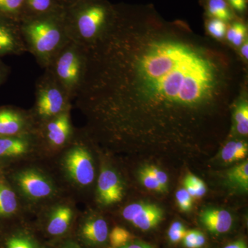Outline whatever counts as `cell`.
<instances>
[{
  "label": "cell",
  "mask_w": 248,
  "mask_h": 248,
  "mask_svg": "<svg viewBox=\"0 0 248 248\" xmlns=\"http://www.w3.org/2000/svg\"><path fill=\"white\" fill-rule=\"evenodd\" d=\"M76 97L90 140L126 149H191L242 93L244 68L231 46L186 24L115 5L86 48Z\"/></svg>",
  "instance_id": "1"
},
{
  "label": "cell",
  "mask_w": 248,
  "mask_h": 248,
  "mask_svg": "<svg viewBox=\"0 0 248 248\" xmlns=\"http://www.w3.org/2000/svg\"><path fill=\"white\" fill-rule=\"evenodd\" d=\"M64 11L27 18L20 22V31L27 48L42 68H48L57 53L69 42Z\"/></svg>",
  "instance_id": "2"
},
{
  "label": "cell",
  "mask_w": 248,
  "mask_h": 248,
  "mask_svg": "<svg viewBox=\"0 0 248 248\" xmlns=\"http://www.w3.org/2000/svg\"><path fill=\"white\" fill-rule=\"evenodd\" d=\"M115 5L107 0H81L65 9L70 40L88 48L103 35L112 21Z\"/></svg>",
  "instance_id": "3"
},
{
  "label": "cell",
  "mask_w": 248,
  "mask_h": 248,
  "mask_svg": "<svg viewBox=\"0 0 248 248\" xmlns=\"http://www.w3.org/2000/svg\"><path fill=\"white\" fill-rule=\"evenodd\" d=\"M86 50L69 41L54 57L48 68L72 101L76 99L84 79Z\"/></svg>",
  "instance_id": "4"
},
{
  "label": "cell",
  "mask_w": 248,
  "mask_h": 248,
  "mask_svg": "<svg viewBox=\"0 0 248 248\" xmlns=\"http://www.w3.org/2000/svg\"><path fill=\"white\" fill-rule=\"evenodd\" d=\"M72 100L48 69L36 81L35 103L30 113L35 129L71 108Z\"/></svg>",
  "instance_id": "5"
},
{
  "label": "cell",
  "mask_w": 248,
  "mask_h": 248,
  "mask_svg": "<svg viewBox=\"0 0 248 248\" xmlns=\"http://www.w3.org/2000/svg\"><path fill=\"white\" fill-rule=\"evenodd\" d=\"M74 143L63 157V169L67 176L76 185L87 187L93 184L94 179V162L91 153L84 142L75 140Z\"/></svg>",
  "instance_id": "6"
},
{
  "label": "cell",
  "mask_w": 248,
  "mask_h": 248,
  "mask_svg": "<svg viewBox=\"0 0 248 248\" xmlns=\"http://www.w3.org/2000/svg\"><path fill=\"white\" fill-rule=\"evenodd\" d=\"M70 110L71 108L65 110L35 129L38 143L42 142L53 149H60L71 143L76 132L72 125Z\"/></svg>",
  "instance_id": "7"
},
{
  "label": "cell",
  "mask_w": 248,
  "mask_h": 248,
  "mask_svg": "<svg viewBox=\"0 0 248 248\" xmlns=\"http://www.w3.org/2000/svg\"><path fill=\"white\" fill-rule=\"evenodd\" d=\"M15 182L24 197L32 201H42L53 197L55 193L53 182L46 174L36 169L19 171Z\"/></svg>",
  "instance_id": "8"
},
{
  "label": "cell",
  "mask_w": 248,
  "mask_h": 248,
  "mask_svg": "<svg viewBox=\"0 0 248 248\" xmlns=\"http://www.w3.org/2000/svg\"><path fill=\"white\" fill-rule=\"evenodd\" d=\"M124 219L138 229L151 231L162 221L164 212L155 204L138 202L127 205L122 211Z\"/></svg>",
  "instance_id": "9"
},
{
  "label": "cell",
  "mask_w": 248,
  "mask_h": 248,
  "mask_svg": "<svg viewBox=\"0 0 248 248\" xmlns=\"http://www.w3.org/2000/svg\"><path fill=\"white\" fill-rule=\"evenodd\" d=\"M109 229L107 221L97 215H89L78 225L76 240L88 247H102L108 242Z\"/></svg>",
  "instance_id": "10"
},
{
  "label": "cell",
  "mask_w": 248,
  "mask_h": 248,
  "mask_svg": "<svg viewBox=\"0 0 248 248\" xmlns=\"http://www.w3.org/2000/svg\"><path fill=\"white\" fill-rule=\"evenodd\" d=\"M35 131L30 111L11 107L0 108V137L16 136Z\"/></svg>",
  "instance_id": "11"
},
{
  "label": "cell",
  "mask_w": 248,
  "mask_h": 248,
  "mask_svg": "<svg viewBox=\"0 0 248 248\" xmlns=\"http://www.w3.org/2000/svg\"><path fill=\"white\" fill-rule=\"evenodd\" d=\"M124 187L122 179L115 170L102 168L97 182V200L103 205L118 203L124 197Z\"/></svg>",
  "instance_id": "12"
},
{
  "label": "cell",
  "mask_w": 248,
  "mask_h": 248,
  "mask_svg": "<svg viewBox=\"0 0 248 248\" xmlns=\"http://www.w3.org/2000/svg\"><path fill=\"white\" fill-rule=\"evenodd\" d=\"M27 53L20 31V23L0 17V56Z\"/></svg>",
  "instance_id": "13"
},
{
  "label": "cell",
  "mask_w": 248,
  "mask_h": 248,
  "mask_svg": "<svg viewBox=\"0 0 248 248\" xmlns=\"http://www.w3.org/2000/svg\"><path fill=\"white\" fill-rule=\"evenodd\" d=\"M74 211L68 205H60L55 207L48 214L43 225L45 234L52 239L64 237L69 232L73 219Z\"/></svg>",
  "instance_id": "14"
},
{
  "label": "cell",
  "mask_w": 248,
  "mask_h": 248,
  "mask_svg": "<svg viewBox=\"0 0 248 248\" xmlns=\"http://www.w3.org/2000/svg\"><path fill=\"white\" fill-rule=\"evenodd\" d=\"M38 143L35 132L16 136L0 137V157L28 154Z\"/></svg>",
  "instance_id": "15"
},
{
  "label": "cell",
  "mask_w": 248,
  "mask_h": 248,
  "mask_svg": "<svg viewBox=\"0 0 248 248\" xmlns=\"http://www.w3.org/2000/svg\"><path fill=\"white\" fill-rule=\"evenodd\" d=\"M200 218L202 225L213 234H224L232 226V216L224 209H205L200 213Z\"/></svg>",
  "instance_id": "16"
},
{
  "label": "cell",
  "mask_w": 248,
  "mask_h": 248,
  "mask_svg": "<svg viewBox=\"0 0 248 248\" xmlns=\"http://www.w3.org/2000/svg\"><path fill=\"white\" fill-rule=\"evenodd\" d=\"M64 10L57 0H25L22 20L61 12Z\"/></svg>",
  "instance_id": "17"
},
{
  "label": "cell",
  "mask_w": 248,
  "mask_h": 248,
  "mask_svg": "<svg viewBox=\"0 0 248 248\" xmlns=\"http://www.w3.org/2000/svg\"><path fill=\"white\" fill-rule=\"evenodd\" d=\"M5 248H45L30 231L18 230L8 236Z\"/></svg>",
  "instance_id": "18"
},
{
  "label": "cell",
  "mask_w": 248,
  "mask_h": 248,
  "mask_svg": "<svg viewBox=\"0 0 248 248\" xmlns=\"http://www.w3.org/2000/svg\"><path fill=\"white\" fill-rule=\"evenodd\" d=\"M18 202L14 190L4 181L0 180V217L6 218L17 212Z\"/></svg>",
  "instance_id": "19"
},
{
  "label": "cell",
  "mask_w": 248,
  "mask_h": 248,
  "mask_svg": "<svg viewBox=\"0 0 248 248\" xmlns=\"http://www.w3.org/2000/svg\"><path fill=\"white\" fill-rule=\"evenodd\" d=\"M248 145L244 140L228 141L221 151L222 160L226 163H232L246 159L248 156Z\"/></svg>",
  "instance_id": "20"
},
{
  "label": "cell",
  "mask_w": 248,
  "mask_h": 248,
  "mask_svg": "<svg viewBox=\"0 0 248 248\" xmlns=\"http://www.w3.org/2000/svg\"><path fill=\"white\" fill-rule=\"evenodd\" d=\"M233 112V127L238 135L247 137L248 134V99H238Z\"/></svg>",
  "instance_id": "21"
},
{
  "label": "cell",
  "mask_w": 248,
  "mask_h": 248,
  "mask_svg": "<svg viewBox=\"0 0 248 248\" xmlns=\"http://www.w3.org/2000/svg\"><path fill=\"white\" fill-rule=\"evenodd\" d=\"M226 177L230 185L243 192H247L248 190V161L247 160L230 169L227 172Z\"/></svg>",
  "instance_id": "22"
},
{
  "label": "cell",
  "mask_w": 248,
  "mask_h": 248,
  "mask_svg": "<svg viewBox=\"0 0 248 248\" xmlns=\"http://www.w3.org/2000/svg\"><path fill=\"white\" fill-rule=\"evenodd\" d=\"M25 0H0V17L20 23L24 16Z\"/></svg>",
  "instance_id": "23"
},
{
  "label": "cell",
  "mask_w": 248,
  "mask_h": 248,
  "mask_svg": "<svg viewBox=\"0 0 248 248\" xmlns=\"http://www.w3.org/2000/svg\"><path fill=\"white\" fill-rule=\"evenodd\" d=\"M207 12L212 18H216L224 22L232 20V13L225 0H208Z\"/></svg>",
  "instance_id": "24"
},
{
  "label": "cell",
  "mask_w": 248,
  "mask_h": 248,
  "mask_svg": "<svg viewBox=\"0 0 248 248\" xmlns=\"http://www.w3.org/2000/svg\"><path fill=\"white\" fill-rule=\"evenodd\" d=\"M184 188L192 198H200L205 195L207 187L205 183L192 174H188L184 179Z\"/></svg>",
  "instance_id": "25"
},
{
  "label": "cell",
  "mask_w": 248,
  "mask_h": 248,
  "mask_svg": "<svg viewBox=\"0 0 248 248\" xmlns=\"http://www.w3.org/2000/svg\"><path fill=\"white\" fill-rule=\"evenodd\" d=\"M226 39L235 47H240L246 41L247 27L243 22H234L226 32Z\"/></svg>",
  "instance_id": "26"
},
{
  "label": "cell",
  "mask_w": 248,
  "mask_h": 248,
  "mask_svg": "<svg viewBox=\"0 0 248 248\" xmlns=\"http://www.w3.org/2000/svg\"><path fill=\"white\" fill-rule=\"evenodd\" d=\"M133 240L130 232L123 227L116 226L109 232L108 243L111 248L123 247Z\"/></svg>",
  "instance_id": "27"
},
{
  "label": "cell",
  "mask_w": 248,
  "mask_h": 248,
  "mask_svg": "<svg viewBox=\"0 0 248 248\" xmlns=\"http://www.w3.org/2000/svg\"><path fill=\"white\" fill-rule=\"evenodd\" d=\"M138 176L140 182L146 188L150 190L155 191V192H161V193L165 192L164 189L160 186L159 182L153 175V173L148 169L147 166L140 170Z\"/></svg>",
  "instance_id": "28"
},
{
  "label": "cell",
  "mask_w": 248,
  "mask_h": 248,
  "mask_svg": "<svg viewBox=\"0 0 248 248\" xmlns=\"http://www.w3.org/2000/svg\"><path fill=\"white\" fill-rule=\"evenodd\" d=\"M183 246L186 248H201L205 244V235L197 230L187 231L182 239Z\"/></svg>",
  "instance_id": "29"
},
{
  "label": "cell",
  "mask_w": 248,
  "mask_h": 248,
  "mask_svg": "<svg viewBox=\"0 0 248 248\" xmlns=\"http://www.w3.org/2000/svg\"><path fill=\"white\" fill-rule=\"evenodd\" d=\"M207 32L212 38L220 41L224 39L227 32L226 22L216 19L211 18L206 22Z\"/></svg>",
  "instance_id": "30"
},
{
  "label": "cell",
  "mask_w": 248,
  "mask_h": 248,
  "mask_svg": "<svg viewBox=\"0 0 248 248\" xmlns=\"http://www.w3.org/2000/svg\"><path fill=\"white\" fill-rule=\"evenodd\" d=\"M45 248H84V246L79 244L76 239L72 237L60 238L53 239L51 242L44 246Z\"/></svg>",
  "instance_id": "31"
},
{
  "label": "cell",
  "mask_w": 248,
  "mask_h": 248,
  "mask_svg": "<svg viewBox=\"0 0 248 248\" xmlns=\"http://www.w3.org/2000/svg\"><path fill=\"white\" fill-rule=\"evenodd\" d=\"M186 232L187 230L186 227L180 221L173 222L168 231V236L170 241L173 244H177L179 241H182Z\"/></svg>",
  "instance_id": "32"
},
{
  "label": "cell",
  "mask_w": 248,
  "mask_h": 248,
  "mask_svg": "<svg viewBox=\"0 0 248 248\" xmlns=\"http://www.w3.org/2000/svg\"><path fill=\"white\" fill-rule=\"evenodd\" d=\"M178 206L183 212H189L192 208V197L185 188H181L176 192Z\"/></svg>",
  "instance_id": "33"
},
{
  "label": "cell",
  "mask_w": 248,
  "mask_h": 248,
  "mask_svg": "<svg viewBox=\"0 0 248 248\" xmlns=\"http://www.w3.org/2000/svg\"><path fill=\"white\" fill-rule=\"evenodd\" d=\"M147 167L153 173V175L159 182L160 186L164 189L165 192H167L168 186H169V177H168L167 174L159 168L153 166V165L147 166Z\"/></svg>",
  "instance_id": "34"
},
{
  "label": "cell",
  "mask_w": 248,
  "mask_h": 248,
  "mask_svg": "<svg viewBox=\"0 0 248 248\" xmlns=\"http://www.w3.org/2000/svg\"><path fill=\"white\" fill-rule=\"evenodd\" d=\"M233 9L239 13L244 12L247 6V0H228Z\"/></svg>",
  "instance_id": "35"
},
{
  "label": "cell",
  "mask_w": 248,
  "mask_h": 248,
  "mask_svg": "<svg viewBox=\"0 0 248 248\" xmlns=\"http://www.w3.org/2000/svg\"><path fill=\"white\" fill-rule=\"evenodd\" d=\"M120 248H153L151 245L147 243L143 242L140 241H133L128 243L126 245Z\"/></svg>",
  "instance_id": "36"
},
{
  "label": "cell",
  "mask_w": 248,
  "mask_h": 248,
  "mask_svg": "<svg viewBox=\"0 0 248 248\" xmlns=\"http://www.w3.org/2000/svg\"><path fill=\"white\" fill-rule=\"evenodd\" d=\"M8 73H9V70H8L7 67L0 61V84L6 79Z\"/></svg>",
  "instance_id": "37"
},
{
  "label": "cell",
  "mask_w": 248,
  "mask_h": 248,
  "mask_svg": "<svg viewBox=\"0 0 248 248\" xmlns=\"http://www.w3.org/2000/svg\"><path fill=\"white\" fill-rule=\"evenodd\" d=\"M223 248H248L246 243L243 240H238L231 244L227 245Z\"/></svg>",
  "instance_id": "38"
},
{
  "label": "cell",
  "mask_w": 248,
  "mask_h": 248,
  "mask_svg": "<svg viewBox=\"0 0 248 248\" xmlns=\"http://www.w3.org/2000/svg\"><path fill=\"white\" fill-rule=\"evenodd\" d=\"M241 55L245 61L248 60V41H245L243 45L241 46Z\"/></svg>",
  "instance_id": "39"
},
{
  "label": "cell",
  "mask_w": 248,
  "mask_h": 248,
  "mask_svg": "<svg viewBox=\"0 0 248 248\" xmlns=\"http://www.w3.org/2000/svg\"><path fill=\"white\" fill-rule=\"evenodd\" d=\"M57 1H58L64 9H66V8L71 6V5L79 2V1H81V0H57Z\"/></svg>",
  "instance_id": "40"
}]
</instances>
